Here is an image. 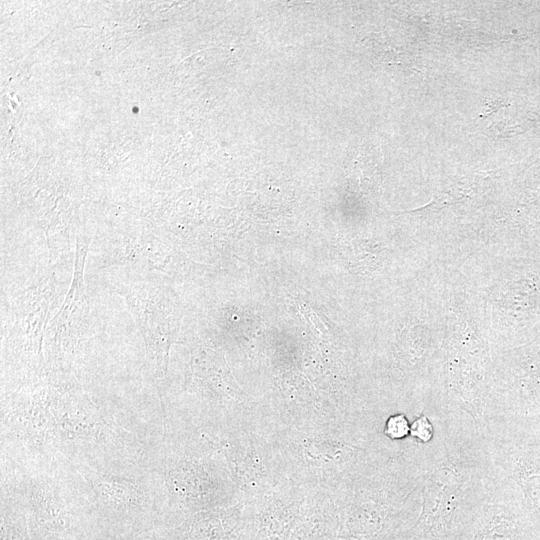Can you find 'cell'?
<instances>
[{
    "instance_id": "obj_1",
    "label": "cell",
    "mask_w": 540,
    "mask_h": 540,
    "mask_svg": "<svg viewBox=\"0 0 540 540\" xmlns=\"http://www.w3.org/2000/svg\"><path fill=\"white\" fill-rule=\"evenodd\" d=\"M1 540H29L24 522L16 517H5L2 521Z\"/></svg>"
},
{
    "instance_id": "obj_2",
    "label": "cell",
    "mask_w": 540,
    "mask_h": 540,
    "mask_svg": "<svg viewBox=\"0 0 540 540\" xmlns=\"http://www.w3.org/2000/svg\"><path fill=\"white\" fill-rule=\"evenodd\" d=\"M408 430V422L403 415L390 417L385 428L386 434L393 439L404 437Z\"/></svg>"
},
{
    "instance_id": "obj_3",
    "label": "cell",
    "mask_w": 540,
    "mask_h": 540,
    "mask_svg": "<svg viewBox=\"0 0 540 540\" xmlns=\"http://www.w3.org/2000/svg\"><path fill=\"white\" fill-rule=\"evenodd\" d=\"M431 429L428 420L423 417L414 422L411 433L422 440H428L431 436Z\"/></svg>"
}]
</instances>
